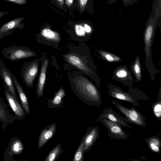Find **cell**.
Returning <instances> with one entry per match:
<instances>
[{
    "label": "cell",
    "instance_id": "cell-14",
    "mask_svg": "<svg viewBox=\"0 0 161 161\" xmlns=\"http://www.w3.org/2000/svg\"><path fill=\"white\" fill-rule=\"evenodd\" d=\"M56 124L53 123L45 127L41 132L38 143V148H41L54 135L56 129Z\"/></svg>",
    "mask_w": 161,
    "mask_h": 161
},
{
    "label": "cell",
    "instance_id": "cell-34",
    "mask_svg": "<svg viewBox=\"0 0 161 161\" xmlns=\"http://www.w3.org/2000/svg\"><path fill=\"white\" fill-rule=\"evenodd\" d=\"M2 111H1V108H0V116H2L3 115H2Z\"/></svg>",
    "mask_w": 161,
    "mask_h": 161
},
{
    "label": "cell",
    "instance_id": "cell-26",
    "mask_svg": "<svg viewBox=\"0 0 161 161\" xmlns=\"http://www.w3.org/2000/svg\"><path fill=\"white\" fill-rule=\"evenodd\" d=\"M127 92L134 95L138 99L147 101L148 100L147 96L139 89L132 87L129 88Z\"/></svg>",
    "mask_w": 161,
    "mask_h": 161
},
{
    "label": "cell",
    "instance_id": "cell-12",
    "mask_svg": "<svg viewBox=\"0 0 161 161\" xmlns=\"http://www.w3.org/2000/svg\"><path fill=\"white\" fill-rule=\"evenodd\" d=\"M99 116L106 118L124 127L132 129V127L128 124L130 123L127 119L122 117L115 112L111 107L106 108L103 110L102 114H99Z\"/></svg>",
    "mask_w": 161,
    "mask_h": 161
},
{
    "label": "cell",
    "instance_id": "cell-30",
    "mask_svg": "<svg viewBox=\"0 0 161 161\" xmlns=\"http://www.w3.org/2000/svg\"><path fill=\"white\" fill-rule=\"evenodd\" d=\"M5 1L16 3L19 5H23L26 4L27 0H4Z\"/></svg>",
    "mask_w": 161,
    "mask_h": 161
},
{
    "label": "cell",
    "instance_id": "cell-24",
    "mask_svg": "<svg viewBox=\"0 0 161 161\" xmlns=\"http://www.w3.org/2000/svg\"><path fill=\"white\" fill-rule=\"evenodd\" d=\"M61 144H57L49 153L45 161H54L59 156L63 149H61Z\"/></svg>",
    "mask_w": 161,
    "mask_h": 161
},
{
    "label": "cell",
    "instance_id": "cell-5",
    "mask_svg": "<svg viewBox=\"0 0 161 161\" xmlns=\"http://www.w3.org/2000/svg\"><path fill=\"white\" fill-rule=\"evenodd\" d=\"M96 121L103 125L107 128L108 135L112 139L127 140L130 135L123 130L121 125L106 118L99 116Z\"/></svg>",
    "mask_w": 161,
    "mask_h": 161
},
{
    "label": "cell",
    "instance_id": "cell-28",
    "mask_svg": "<svg viewBox=\"0 0 161 161\" xmlns=\"http://www.w3.org/2000/svg\"><path fill=\"white\" fill-rule=\"evenodd\" d=\"M75 32L77 35L84 36L85 35V31L84 27L80 25H76L75 26Z\"/></svg>",
    "mask_w": 161,
    "mask_h": 161
},
{
    "label": "cell",
    "instance_id": "cell-19",
    "mask_svg": "<svg viewBox=\"0 0 161 161\" xmlns=\"http://www.w3.org/2000/svg\"><path fill=\"white\" fill-rule=\"evenodd\" d=\"M131 72L135 76L136 81L140 82L142 79V69L139 55L137 54L134 61L130 64Z\"/></svg>",
    "mask_w": 161,
    "mask_h": 161
},
{
    "label": "cell",
    "instance_id": "cell-23",
    "mask_svg": "<svg viewBox=\"0 0 161 161\" xmlns=\"http://www.w3.org/2000/svg\"><path fill=\"white\" fill-rule=\"evenodd\" d=\"M42 35L46 39L53 42H59L60 40L59 34L56 32L48 29H43L41 32Z\"/></svg>",
    "mask_w": 161,
    "mask_h": 161
},
{
    "label": "cell",
    "instance_id": "cell-27",
    "mask_svg": "<svg viewBox=\"0 0 161 161\" xmlns=\"http://www.w3.org/2000/svg\"><path fill=\"white\" fill-rule=\"evenodd\" d=\"M23 149V144L19 140H15L12 144L11 150L14 154H20Z\"/></svg>",
    "mask_w": 161,
    "mask_h": 161
},
{
    "label": "cell",
    "instance_id": "cell-20",
    "mask_svg": "<svg viewBox=\"0 0 161 161\" xmlns=\"http://www.w3.org/2000/svg\"><path fill=\"white\" fill-rule=\"evenodd\" d=\"M148 147L153 152L159 153L161 151V142L159 138L157 136H150L145 140Z\"/></svg>",
    "mask_w": 161,
    "mask_h": 161
},
{
    "label": "cell",
    "instance_id": "cell-10",
    "mask_svg": "<svg viewBox=\"0 0 161 161\" xmlns=\"http://www.w3.org/2000/svg\"><path fill=\"white\" fill-rule=\"evenodd\" d=\"M12 75L11 71L5 65L3 60L1 59L0 60V76L3 80V85L7 86L10 93L19 102Z\"/></svg>",
    "mask_w": 161,
    "mask_h": 161
},
{
    "label": "cell",
    "instance_id": "cell-16",
    "mask_svg": "<svg viewBox=\"0 0 161 161\" xmlns=\"http://www.w3.org/2000/svg\"><path fill=\"white\" fill-rule=\"evenodd\" d=\"M48 64V60L45 59L42 63L36 88V94L38 97L43 96V89L46 80L47 69Z\"/></svg>",
    "mask_w": 161,
    "mask_h": 161
},
{
    "label": "cell",
    "instance_id": "cell-25",
    "mask_svg": "<svg viewBox=\"0 0 161 161\" xmlns=\"http://www.w3.org/2000/svg\"><path fill=\"white\" fill-rule=\"evenodd\" d=\"M84 145V137L77 150L73 158V161H82L83 159Z\"/></svg>",
    "mask_w": 161,
    "mask_h": 161
},
{
    "label": "cell",
    "instance_id": "cell-32",
    "mask_svg": "<svg viewBox=\"0 0 161 161\" xmlns=\"http://www.w3.org/2000/svg\"><path fill=\"white\" fill-rule=\"evenodd\" d=\"M73 1V0H66V3L67 5H71L72 4Z\"/></svg>",
    "mask_w": 161,
    "mask_h": 161
},
{
    "label": "cell",
    "instance_id": "cell-35",
    "mask_svg": "<svg viewBox=\"0 0 161 161\" xmlns=\"http://www.w3.org/2000/svg\"><path fill=\"white\" fill-rule=\"evenodd\" d=\"M57 0L58 2H62V1H63V0Z\"/></svg>",
    "mask_w": 161,
    "mask_h": 161
},
{
    "label": "cell",
    "instance_id": "cell-3",
    "mask_svg": "<svg viewBox=\"0 0 161 161\" xmlns=\"http://www.w3.org/2000/svg\"><path fill=\"white\" fill-rule=\"evenodd\" d=\"M2 53L4 58L11 62L37 55L35 52L30 48L15 45L3 49Z\"/></svg>",
    "mask_w": 161,
    "mask_h": 161
},
{
    "label": "cell",
    "instance_id": "cell-11",
    "mask_svg": "<svg viewBox=\"0 0 161 161\" xmlns=\"http://www.w3.org/2000/svg\"><path fill=\"white\" fill-rule=\"evenodd\" d=\"M24 19L23 17L17 18L3 24L0 27V39L10 35L17 29L22 30L25 23L22 22Z\"/></svg>",
    "mask_w": 161,
    "mask_h": 161
},
{
    "label": "cell",
    "instance_id": "cell-13",
    "mask_svg": "<svg viewBox=\"0 0 161 161\" xmlns=\"http://www.w3.org/2000/svg\"><path fill=\"white\" fill-rule=\"evenodd\" d=\"M100 129L95 125L93 127L88 128L84 136V152L88 151L99 136Z\"/></svg>",
    "mask_w": 161,
    "mask_h": 161
},
{
    "label": "cell",
    "instance_id": "cell-15",
    "mask_svg": "<svg viewBox=\"0 0 161 161\" xmlns=\"http://www.w3.org/2000/svg\"><path fill=\"white\" fill-rule=\"evenodd\" d=\"M3 86L5 88L4 93L6 99L13 111L19 117L25 116L23 109L17 100L10 93L7 86L4 85Z\"/></svg>",
    "mask_w": 161,
    "mask_h": 161
},
{
    "label": "cell",
    "instance_id": "cell-17",
    "mask_svg": "<svg viewBox=\"0 0 161 161\" xmlns=\"http://www.w3.org/2000/svg\"><path fill=\"white\" fill-rule=\"evenodd\" d=\"M12 75L14 83L15 88L18 92L22 107L26 113L27 114H30V109L29 107L28 100L25 94L15 76L13 74Z\"/></svg>",
    "mask_w": 161,
    "mask_h": 161
},
{
    "label": "cell",
    "instance_id": "cell-31",
    "mask_svg": "<svg viewBox=\"0 0 161 161\" xmlns=\"http://www.w3.org/2000/svg\"><path fill=\"white\" fill-rule=\"evenodd\" d=\"M84 27L85 31L87 33H90L92 31V29L91 27L88 25L86 24H84Z\"/></svg>",
    "mask_w": 161,
    "mask_h": 161
},
{
    "label": "cell",
    "instance_id": "cell-7",
    "mask_svg": "<svg viewBox=\"0 0 161 161\" xmlns=\"http://www.w3.org/2000/svg\"><path fill=\"white\" fill-rule=\"evenodd\" d=\"M65 58L70 64L87 74L95 82L97 86H100V80L97 74L95 71L90 69L80 57L75 54H69L65 55Z\"/></svg>",
    "mask_w": 161,
    "mask_h": 161
},
{
    "label": "cell",
    "instance_id": "cell-33",
    "mask_svg": "<svg viewBox=\"0 0 161 161\" xmlns=\"http://www.w3.org/2000/svg\"><path fill=\"white\" fill-rule=\"evenodd\" d=\"M8 13L7 12L0 11V18H2L5 14Z\"/></svg>",
    "mask_w": 161,
    "mask_h": 161
},
{
    "label": "cell",
    "instance_id": "cell-6",
    "mask_svg": "<svg viewBox=\"0 0 161 161\" xmlns=\"http://www.w3.org/2000/svg\"><path fill=\"white\" fill-rule=\"evenodd\" d=\"M39 59H36L25 62L20 70V75L25 84L32 88L39 69Z\"/></svg>",
    "mask_w": 161,
    "mask_h": 161
},
{
    "label": "cell",
    "instance_id": "cell-29",
    "mask_svg": "<svg viewBox=\"0 0 161 161\" xmlns=\"http://www.w3.org/2000/svg\"><path fill=\"white\" fill-rule=\"evenodd\" d=\"M88 0H78V4L80 9L83 10L86 5Z\"/></svg>",
    "mask_w": 161,
    "mask_h": 161
},
{
    "label": "cell",
    "instance_id": "cell-9",
    "mask_svg": "<svg viewBox=\"0 0 161 161\" xmlns=\"http://www.w3.org/2000/svg\"><path fill=\"white\" fill-rule=\"evenodd\" d=\"M112 79L122 83L128 86V88L132 87L135 81L131 73L126 65L119 67L115 69L113 71Z\"/></svg>",
    "mask_w": 161,
    "mask_h": 161
},
{
    "label": "cell",
    "instance_id": "cell-22",
    "mask_svg": "<svg viewBox=\"0 0 161 161\" xmlns=\"http://www.w3.org/2000/svg\"><path fill=\"white\" fill-rule=\"evenodd\" d=\"M152 108L155 116L158 121L161 120V90L159 91L157 99L152 105Z\"/></svg>",
    "mask_w": 161,
    "mask_h": 161
},
{
    "label": "cell",
    "instance_id": "cell-1",
    "mask_svg": "<svg viewBox=\"0 0 161 161\" xmlns=\"http://www.w3.org/2000/svg\"><path fill=\"white\" fill-rule=\"evenodd\" d=\"M73 90L77 96L90 106L99 107L102 97L98 89L86 77H78L75 80Z\"/></svg>",
    "mask_w": 161,
    "mask_h": 161
},
{
    "label": "cell",
    "instance_id": "cell-18",
    "mask_svg": "<svg viewBox=\"0 0 161 161\" xmlns=\"http://www.w3.org/2000/svg\"><path fill=\"white\" fill-rule=\"evenodd\" d=\"M65 93L64 89L61 87L57 92L54 97L51 99H49L47 103L48 107L55 108L62 106V99L65 96Z\"/></svg>",
    "mask_w": 161,
    "mask_h": 161
},
{
    "label": "cell",
    "instance_id": "cell-8",
    "mask_svg": "<svg viewBox=\"0 0 161 161\" xmlns=\"http://www.w3.org/2000/svg\"><path fill=\"white\" fill-rule=\"evenodd\" d=\"M107 87L110 97L128 102L135 106H139L138 99L134 95L124 91L119 87L112 84H109Z\"/></svg>",
    "mask_w": 161,
    "mask_h": 161
},
{
    "label": "cell",
    "instance_id": "cell-21",
    "mask_svg": "<svg viewBox=\"0 0 161 161\" xmlns=\"http://www.w3.org/2000/svg\"><path fill=\"white\" fill-rule=\"evenodd\" d=\"M99 54L100 58L109 63H116L121 60L119 56L103 50H96Z\"/></svg>",
    "mask_w": 161,
    "mask_h": 161
},
{
    "label": "cell",
    "instance_id": "cell-2",
    "mask_svg": "<svg viewBox=\"0 0 161 161\" xmlns=\"http://www.w3.org/2000/svg\"><path fill=\"white\" fill-rule=\"evenodd\" d=\"M156 23V21L152 18L151 19L146 25L143 36L145 64L152 81H154L155 75L158 72V70L154 65L152 58V47L157 25Z\"/></svg>",
    "mask_w": 161,
    "mask_h": 161
},
{
    "label": "cell",
    "instance_id": "cell-4",
    "mask_svg": "<svg viewBox=\"0 0 161 161\" xmlns=\"http://www.w3.org/2000/svg\"><path fill=\"white\" fill-rule=\"evenodd\" d=\"M112 103L125 116L130 123L141 127L147 126L145 117L134 108H128L114 100H112Z\"/></svg>",
    "mask_w": 161,
    "mask_h": 161
}]
</instances>
